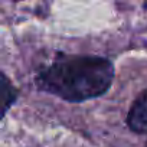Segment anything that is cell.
Listing matches in <instances>:
<instances>
[{
    "mask_svg": "<svg viewBox=\"0 0 147 147\" xmlns=\"http://www.w3.org/2000/svg\"><path fill=\"white\" fill-rule=\"evenodd\" d=\"M113 80L114 65L108 58L59 53L38 71L35 84L66 102H84L107 94Z\"/></svg>",
    "mask_w": 147,
    "mask_h": 147,
    "instance_id": "6da1fadb",
    "label": "cell"
},
{
    "mask_svg": "<svg viewBox=\"0 0 147 147\" xmlns=\"http://www.w3.org/2000/svg\"><path fill=\"white\" fill-rule=\"evenodd\" d=\"M125 123L133 133L147 136V88L141 91L131 104Z\"/></svg>",
    "mask_w": 147,
    "mask_h": 147,
    "instance_id": "7a4b0ae2",
    "label": "cell"
},
{
    "mask_svg": "<svg viewBox=\"0 0 147 147\" xmlns=\"http://www.w3.org/2000/svg\"><path fill=\"white\" fill-rule=\"evenodd\" d=\"M0 78H2V81H0V91H2V118H5L7 110L16 102V100L19 97V91L10 82V80L6 77L5 72H2Z\"/></svg>",
    "mask_w": 147,
    "mask_h": 147,
    "instance_id": "3957f363",
    "label": "cell"
},
{
    "mask_svg": "<svg viewBox=\"0 0 147 147\" xmlns=\"http://www.w3.org/2000/svg\"><path fill=\"white\" fill-rule=\"evenodd\" d=\"M143 7H144V9H147V2H146V3H143Z\"/></svg>",
    "mask_w": 147,
    "mask_h": 147,
    "instance_id": "277c9868",
    "label": "cell"
}]
</instances>
